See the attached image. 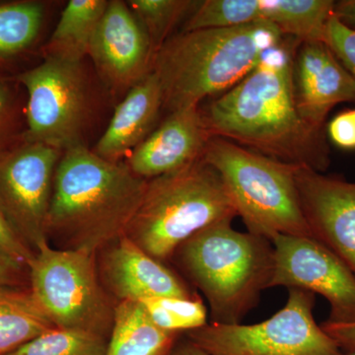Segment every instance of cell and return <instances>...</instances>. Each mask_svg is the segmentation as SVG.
<instances>
[{"mask_svg": "<svg viewBox=\"0 0 355 355\" xmlns=\"http://www.w3.org/2000/svg\"><path fill=\"white\" fill-rule=\"evenodd\" d=\"M231 223L203 229L172 257L207 299L214 324H241L270 288L275 268L272 242Z\"/></svg>", "mask_w": 355, "mask_h": 355, "instance_id": "277c9868", "label": "cell"}, {"mask_svg": "<svg viewBox=\"0 0 355 355\" xmlns=\"http://www.w3.org/2000/svg\"><path fill=\"white\" fill-rule=\"evenodd\" d=\"M315 294L288 289L286 306L254 324L210 323L187 340L210 355H340L342 349L315 321Z\"/></svg>", "mask_w": 355, "mask_h": 355, "instance_id": "ba28073f", "label": "cell"}, {"mask_svg": "<svg viewBox=\"0 0 355 355\" xmlns=\"http://www.w3.org/2000/svg\"><path fill=\"white\" fill-rule=\"evenodd\" d=\"M334 13L340 22L355 30V0H342L336 2Z\"/></svg>", "mask_w": 355, "mask_h": 355, "instance_id": "1f68e13d", "label": "cell"}, {"mask_svg": "<svg viewBox=\"0 0 355 355\" xmlns=\"http://www.w3.org/2000/svg\"><path fill=\"white\" fill-rule=\"evenodd\" d=\"M292 79L299 114L318 130H324L327 116L336 105L355 101V79L326 42H298Z\"/></svg>", "mask_w": 355, "mask_h": 355, "instance_id": "5bb4252c", "label": "cell"}, {"mask_svg": "<svg viewBox=\"0 0 355 355\" xmlns=\"http://www.w3.org/2000/svg\"><path fill=\"white\" fill-rule=\"evenodd\" d=\"M24 270L0 258V286L19 287Z\"/></svg>", "mask_w": 355, "mask_h": 355, "instance_id": "4dcf8cb0", "label": "cell"}, {"mask_svg": "<svg viewBox=\"0 0 355 355\" xmlns=\"http://www.w3.org/2000/svg\"><path fill=\"white\" fill-rule=\"evenodd\" d=\"M44 6L37 1L0 3V60L20 55L38 38Z\"/></svg>", "mask_w": 355, "mask_h": 355, "instance_id": "7402d4cb", "label": "cell"}, {"mask_svg": "<svg viewBox=\"0 0 355 355\" xmlns=\"http://www.w3.org/2000/svg\"><path fill=\"white\" fill-rule=\"evenodd\" d=\"M27 92L24 140L64 153L85 146L88 95L83 62L44 58L15 77Z\"/></svg>", "mask_w": 355, "mask_h": 355, "instance_id": "9c48e42d", "label": "cell"}, {"mask_svg": "<svg viewBox=\"0 0 355 355\" xmlns=\"http://www.w3.org/2000/svg\"><path fill=\"white\" fill-rule=\"evenodd\" d=\"M340 355H355V350H354V352H345V354H340Z\"/></svg>", "mask_w": 355, "mask_h": 355, "instance_id": "836d02e7", "label": "cell"}, {"mask_svg": "<svg viewBox=\"0 0 355 355\" xmlns=\"http://www.w3.org/2000/svg\"><path fill=\"white\" fill-rule=\"evenodd\" d=\"M284 39L263 22L171 36L156 51L151 67L162 88L163 109L171 113L227 92Z\"/></svg>", "mask_w": 355, "mask_h": 355, "instance_id": "3957f363", "label": "cell"}, {"mask_svg": "<svg viewBox=\"0 0 355 355\" xmlns=\"http://www.w3.org/2000/svg\"><path fill=\"white\" fill-rule=\"evenodd\" d=\"M148 180L127 163L79 146L62 153L53 179L46 238L55 248L97 253L127 232Z\"/></svg>", "mask_w": 355, "mask_h": 355, "instance_id": "7a4b0ae2", "label": "cell"}, {"mask_svg": "<svg viewBox=\"0 0 355 355\" xmlns=\"http://www.w3.org/2000/svg\"><path fill=\"white\" fill-rule=\"evenodd\" d=\"M161 109L162 88L157 76L150 71L116 106L93 151L105 160L121 162L150 135Z\"/></svg>", "mask_w": 355, "mask_h": 355, "instance_id": "e0dca14e", "label": "cell"}, {"mask_svg": "<svg viewBox=\"0 0 355 355\" xmlns=\"http://www.w3.org/2000/svg\"><path fill=\"white\" fill-rule=\"evenodd\" d=\"M62 155L26 140L0 153V210L34 252L49 243L46 219Z\"/></svg>", "mask_w": 355, "mask_h": 355, "instance_id": "30bf717a", "label": "cell"}, {"mask_svg": "<svg viewBox=\"0 0 355 355\" xmlns=\"http://www.w3.org/2000/svg\"><path fill=\"white\" fill-rule=\"evenodd\" d=\"M103 250L100 279L107 292L119 302H139L164 296L197 297L170 268L146 254L127 236Z\"/></svg>", "mask_w": 355, "mask_h": 355, "instance_id": "2e32d148", "label": "cell"}, {"mask_svg": "<svg viewBox=\"0 0 355 355\" xmlns=\"http://www.w3.org/2000/svg\"><path fill=\"white\" fill-rule=\"evenodd\" d=\"M211 137L200 105L176 110L128 155L125 163L137 176L154 179L202 160Z\"/></svg>", "mask_w": 355, "mask_h": 355, "instance_id": "9a60e30c", "label": "cell"}, {"mask_svg": "<svg viewBox=\"0 0 355 355\" xmlns=\"http://www.w3.org/2000/svg\"><path fill=\"white\" fill-rule=\"evenodd\" d=\"M275 268L270 288L320 294L330 304L327 322L355 323V277L333 252L307 236L279 235L272 240Z\"/></svg>", "mask_w": 355, "mask_h": 355, "instance_id": "8fae6325", "label": "cell"}, {"mask_svg": "<svg viewBox=\"0 0 355 355\" xmlns=\"http://www.w3.org/2000/svg\"><path fill=\"white\" fill-rule=\"evenodd\" d=\"M108 347L103 336L55 328L6 355H107Z\"/></svg>", "mask_w": 355, "mask_h": 355, "instance_id": "d4e9b609", "label": "cell"}, {"mask_svg": "<svg viewBox=\"0 0 355 355\" xmlns=\"http://www.w3.org/2000/svg\"><path fill=\"white\" fill-rule=\"evenodd\" d=\"M16 80L0 76V153L24 140L19 98L16 93Z\"/></svg>", "mask_w": 355, "mask_h": 355, "instance_id": "484cf974", "label": "cell"}, {"mask_svg": "<svg viewBox=\"0 0 355 355\" xmlns=\"http://www.w3.org/2000/svg\"><path fill=\"white\" fill-rule=\"evenodd\" d=\"M202 160L220 176L237 216L251 234L311 235L297 186V164L282 162L222 137H212Z\"/></svg>", "mask_w": 355, "mask_h": 355, "instance_id": "8992f818", "label": "cell"}, {"mask_svg": "<svg viewBox=\"0 0 355 355\" xmlns=\"http://www.w3.org/2000/svg\"><path fill=\"white\" fill-rule=\"evenodd\" d=\"M154 324L162 330L180 334L207 324V311L198 297L164 296L139 301Z\"/></svg>", "mask_w": 355, "mask_h": 355, "instance_id": "cb8c5ba5", "label": "cell"}, {"mask_svg": "<svg viewBox=\"0 0 355 355\" xmlns=\"http://www.w3.org/2000/svg\"><path fill=\"white\" fill-rule=\"evenodd\" d=\"M55 328L30 289L0 286V355Z\"/></svg>", "mask_w": 355, "mask_h": 355, "instance_id": "44dd1931", "label": "cell"}, {"mask_svg": "<svg viewBox=\"0 0 355 355\" xmlns=\"http://www.w3.org/2000/svg\"><path fill=\"white\" fill-rule=\"evenodd\" d=\"M335 4L331 0H247V11L252 24L268 23L300 42H324Z\"/></svg>", "mask_w": 355, "mask_h": 355, "instance_id": "ac0fdd59", "label": "cell"}, {"mask_svg": "<svg viewBox=\"0 0 355 355\" xmlns=\"http://www.w3.org/2000/svg\"><path fill=\"white\" fill-rule=\"evenodd\" d=\"M328 135L336 146L355 149V110L343 112L328 125Z\"/></svg>", "mask_w": 355, "mask_h": 355, "instance_id": "f1b7e54d", "label": "cell"}, {"mask_svg": "<svg viewBox=\"0 0 355 355\" xmlns=\"http://www.w3.org/2000/svg\"><path fill=\"white\" fill-rule=\"evenodd\" d=\"M324 42L355 79V30L340 22L334 13L327 25Z\"/></svg>", "mask_w": 355, "mask_h": 355, "instance_id": "4316f807", "label": "cell"}, {"mask_svg": "<svg viewBox=\"0 0 355 355\" xmlns=\"http://www.w3.org/2000/svg\"><path fill=\"white\" fill-rule=\"evenodd\" d=\"M321 327L340 349L347 352L355 350V323L334 324L324 321Z\"/></svg>", "mask_w": 355, "mask_h": 355, "instance_id": "f546056e", "label": "cell"}, {"mask_svg": "<svg viewBox=\"0 0 355 355\" xmlns=\"http://www.w3.org/2000/svg\"><path fill=\"white\" fill-rule=\"evenodd\" d=\"M200 1L191 0H130V10L139 21L153 44L154 55L171 38L178 23L196 10Z\"/></svg>", "mask_w": 355, "mask_h": 355, "instance_id": "603a6c76", "label": "cell"}, {"mask_svg": "<svg viewBox=\"0 0 355 355\" xmlns=\"http://www.w3.org/2000/svg\"><path fill=\"white\" fill-rule=\"evenodd\" d=\"M88 57L112 90L128 91L151 71L154 51L144 29L128 3L109 1Z\"/></svg>", "mask_w": 355, "mask_h": 355, "instance_id": "4fadbf2b", "label": "cell"}, {"mask_svg": "<svg viewBox=\"0 0 355 355\" xmlns=\"http://www.w3.org/2000/svg\"><path fill=\"white\" fill-rule=\"evenodd\" d=\"M34 256L35 252L0 210V258L25 270Z\"/></svg>", "mask_w": 355, "mask_h": 355, "instance_id": "83f0119b", "label": "cell"}, {"mask_svg": "<svg viewBox=\"0 0 355 355\" xmlns=\"http://www.w3.org/2000/svg\"><path fill=\"white\" fill-rule=\"evenodd\" d=\"M237 216L218 173L202 160L148 180L128 239L164 263L203 229Z\"/></svg>", "mask_w": 355, "mask_h": 355, "instance_id": "5b68a950", "label": "cell"}, {"mask_svg": "<svg viewBox=\"0 0 355 355\" xmlns=\"http://www.w3.org/2000/svg\"><path fill=\"white\" fill-rule=\"evenodd\" d=\"M179 334L158 328L139 302H119L107 355H172Z\"/></svg>", "mask_w": 355, "mask_h": 355, "instance_id": "d6986e66", "label": "cell"}, {"mask_svg": "<svg viewBox=\"0 0 355 355\" xmlns=\"http://www.w3.org/2000/svg\"><path fill=\"white\" fill-rule=\"evenodd\" d=\"M172 355H210L205 352V350L200 349L197 345H193L190 340H187L186 342L180 343L176 345Z\"/></svg>", "mask_w": 355, "mask_h": 355, "instance_id": "d6a6232c", "label": "cell"}, {"mask_svg": "<svg viewBox=\"0 0 355 355\" xmlns=\"http://www.w3.org/2000/svg\"><path fill=\"white\" fill-rule=\"evenodd\" d=\"M295 180L311 235L355 277V183L304 165L296 166Z\"/></svg>", "mask_w": 355, "mask_h": 355, "instance_id": "7c38bea8", "label": "cell"}, {"mask_svg": "<svg viewBox=\"0 0 355 355\" xmlns=\"http://www.w3.org/2000/svg\"><path fill=\"white\" fill-rule=\"evenodd\" d=\"M96 253L43 245L30 263V291L57 329L86 331L108 338L114 311L103 286Z\"/></svg>", "mask_w": 355, "mask_h": 355, "instance_id": "52a82bcc", "label": "cell"}, {"mask_svg": "<svg viewBox=\"0 0 355 355\" xmlns=\"http://www.w3.org/2000/svg\"><path fill=\"white\" fill-rule=\"evenodd\" d=\"M108 3L107 0H70L44 46V58L83 62Z\"/></svg>", "mask_w": 355, "mask_h": 355, "instance_id": "ffe728a7", "label": "cell"}, {"mask_svg": "<svg viewBox=\"0 0 355 355\" xmlns=\"http://www.w3.org/2000/svg\"><path fill=\"white\" fill-rule=\"evenodd\" d=\"M298 42L286 37L200 113L211 137L322 173L330 165L326 135L303 121L294 98L292 65Z\"/></svg>", "mask_w": 355, "mask_h": 355, "instance_id": "6da1fadb", "label": "cell"}]
</instances>
